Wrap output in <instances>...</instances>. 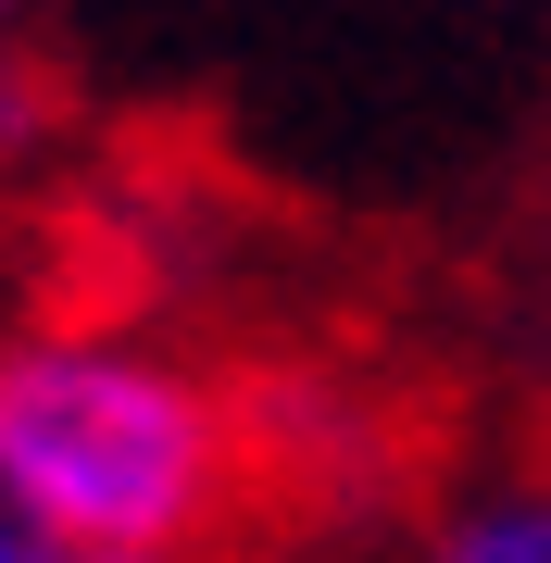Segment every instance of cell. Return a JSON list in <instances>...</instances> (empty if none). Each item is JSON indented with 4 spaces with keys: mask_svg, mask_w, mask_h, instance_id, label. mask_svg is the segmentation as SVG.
<instances>
[{
    "mask_svg": "<svg viewBox=\"0 0 551 563\" xmlns=\"http://www.w3.org/2000/svg\"><path fill=\"white\" fill-rule=\"evenodd\" d=\"M51 113V0H0V151Z\"/></svg>",
    "mask_w": 551,
    "mask_h": 563,
    "instance_id": "3957f363",
    "label": "cell"
},
{
    "mask_svg": "<svg viewBox=\"0 0 551 563\" xmlns=\"http://www.w3.org/2000/svg\"><path fill=\"white\" fill-rule=\"evenodd\" d=\"M0 563H63V551H51V539H38V526H25L13 501H0Z\"/></svg>",
    "mask_w": 551,
    "mask_h": 563,
    "instance_id": "277c9868",
    "label": "cell"
},
{
    "mask_svg": "<svg viewBox=\"0 0 551 563\" xmlns=\"http://www.w3.org/2000/svg\"><path fill=\"white\" fill-rule=\"evenodd\" d=\"M251 488V426L188 351L139 325L0 339V501L51 551L188 563Z\"/></svg>",
    "mask_w": 551,
    "mask_h": 563,
    "instance_id": "6da1fadb",
    "label": "cell"
},
{
    "mask_svg": "<svg viewBox=\"0 0 551 563\" xmlns=\"http://www.w3.org/2000/svg\"><path fill=\"white\" fill-rule=\"evenodd\" d=\"M63 563H113V551H63Z\"/></svg>",
    "mask_w": 551,
    "mask_h": 563,
    "instance_id": "5b68a950",
    "label": "cell"
},
{
    "mask_svg": "<svg viewBox=\"0 0 551 563\" xmlns=\"http://www.w3.org/2000/svg\"><path fill=\"white\" fill-rule=\"evenodd\" d=\"M414 563H551V476H514L489 501H451Z\"/></svg>",
    "mask_w": 551,
    "mask_h": 563,
    "instance_id": "7a4b0ae2",
    "label": "cell"
}]
</instances>
